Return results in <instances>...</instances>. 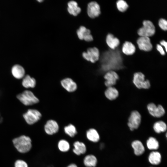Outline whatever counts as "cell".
<instances>
[{"label": "cell", "instance_id": "1", "mask_svg": "<svg viewBox=\"0 0 167 167\" xmlns=\"http://www.w3.org/2000/svg\"><path fill=\"white\" fill-rule=\"evenodd\" d=\"M12 143L17 151L22 153L28 152L32 147L31 138L25 135H22L14 139Z\"/></svg>", "mask_w": 167, "mask_h": 167}, {"label": "cell", "instance_id": "2", "mask_svg": "<svg viewBox=\"0 0 167 167\" xmlns=\"http://www.w3.org/2000/svg\"><path fill=\"white\" fill-rule=\"evenodd\" d=\"M18 99L23 105L29 106L36 104L39 102L38 98L33 92L29 90H25L17 96Z\"/></svg>", "mask_w": 167, "mask_h": 167}, {"label": "cell", "instance_id": "3", "mask_svg": "<svg viewBox=\"0 0 167 167\" xmlns=\"http://www.w3.org/2000/svg\"><path fill=\"white\" fill-rule=\"evenodd\" d=\"M41 117V113L35 109H29L23 115L25 121L30 125H33L38 122Z\"/></svg>", "mask_w": 167, "mask_h": 167}, {"label": "cell", "instance_id": "4", "mask_svg": "<svg viewBox=\"0 0 167 167\" xmlns=\"http://www.w3.org/2000/svg\"><path fill=\"white\" fill-rule=\"evenodd\" d=\"M143 26L138 31V33L140 36L148 37L152 36L155 33V27L150 20H145L143 22Z\"/></svg>", "mask_w": 167, "mask_h": 167}, {"label": "cell", "instance_id": "5", "mask_svg": "<svg viewBox=\"0 0 167 167\" xmlns=\"http://www.w3.org/2000/svg\"><path fill=\"white\" fill-rule=\"evenodd\" d=\"M133 82L138 88L148 89L150 86L149 81L145 80V76L141 72L135 73L134 75Z\"/></svg>", "mask_w": 167, "mask_h": 167}, {"label": "cell", "instance_id": "6", "mask_svg": "<svg viewBox=\"0 0 167 167\" xmlns=\"http://www.w3.org/2000/svg\"><path fill=\"white\" fill-rule=\"evenodd\" d=\"M82 56L87 61L94 63L99 58V51L96 47L90 48L87 49L86 52L83 53Z\"/></svg>", "mask_w": 167, "mask_h": 167}, {"label": "cell", "instance_id": "7", "mask_svg": "<svg viewBox=\"0 0 167 167\" xmlns=\"http://www.w3.org/2000/svg\"><path fill=\"white\" fill-rule=\"evenodd\" d=\"M141 122V116L138 112L132 111L128 119L127 124L131 131L137 129L139 127Z\"/></svg>", "mask_w": 167, "mask_h": 167}, {"label": "cell", "instance_id": "8", "mask_svg": "<svg viewBox=\"0 0 167 167\" xmlns=\"http://www.w3.org/2000/svg\"><path fill=\"white\" fill-rule=\"evenodd\" d=\"M59 129L58 122L53 119L48 120L44 126L45 132L47 135H52L57 133Z\"/></svg>", "mask_w": 167, "mask_h": 167}, {"label": "cell", "instance_id": "9", "mask_svg": "<svg viewBox=\"0 0 167 167\" xmlns=\"http://www.w3.org/2000/svg\"><path fill=\"white\" fill-rule=\"evenodd\" d=\"M60 83L62 87L68 92H73L77 89L76 83L70 78L63 79L61 81Z\"/></svg>", "mask_w": 167, "mask_h": 167}, {"label": "cell", "instance_id": "10", "mask_svg": "<svg viewBox=\"0 0 167 167\" xmlns=\"http://www.w3.org/2000/svg\"><path fill=\"white\" fill-rule=\"evenodd\" d=\"M147 108L149 113L154 117L160 118L165 113L164 108L161 105L157 106L154 103H150L148 105Z\"/></svg>", "mask_w": 167, "mask_h": 167}, {"label": "cell", "instance_id": "11", "mask_svg": "<svg viewBox=\"0 0 167 167\" xmlns=\"http://www.w3.org/2000/svg\"><path fill=\"white\" fill-rule=\"evenodd\" d=\"M87 12L88 16L91 18H94L98 17L101 13L99 5L95 1L90 2L88 5Z\"/></svg>", "mask_w": 167, "mask_h": 167}, {"label": "cell", "instance_id": "12", "mask_svg": "<svg viewBox=\"0 0 167 167\" xmlns=\"http://www.w3.org/2000/svg\"><path fill=\"white\" fill-rule=\"evenodd\" d=\"M105 80V85L108 87H112L115 85L119 78L118 74L114 71L111 70L107 72L104 76Z\"/></svg>", "mask_w": 167, "mask_h": 167}, {"label": "cell", "instance_id": "13", "mask_svg": "<svg viewBox=\"0 0 167 167\" xmlns=\"http://www.w3.org/2000/svg\"><path fill=\"white\" fill-rule=\"evenodd\" d=\"M137 43L140 49L144 51H150L152 48L150 40L149 37L140 36L137 40Z\"/></svg>", "mask_w": 167, "mask_h": 167}, {"label": "cell", "instance_id": "14", "mask_svg": "<svg viewBox=\"0 0 167 167\" xmlns=\"http://www.w3.org/2000/svg\"><path fill=\"white\" fill-rule=\"evenodd\" d=\"M73 148L72 152L77 156L85 154L87 151V146L85 143L82 141L77 140L73 143Z\"/></svg>", "mask_w": 167, "mask_h": 167}, {"label": "cell", "instance_id": "15", "mask_svg": "<svg viewBox=\"0 0 167 167\" xmlns=\"http://www.w3.org/2000/svg\"><path fill=\"white\" fill-rule=\"evenodd\" d=\"M86 136L89 141L97 143L100 140V135L98 131L95 128H91L88 129L86 132Z\"/></svg>", "mask_w": 167, "mask_h": 167}, {"label": "cell", "instance_id": "16", "mask_svg": "<svg viewBox=\"0 0 167 167\" xmlns=\"http://www.w3.org/2000/svg\"><path fill=\"white\" fill-rule=\"evenodd\" d=\"M11 73L15 78L20 79H22L25 76V71L22 66L16 64L12 68Z\"/></svg>", "mask_w": 167, "mask_h": 167}, {"label": "cell", "instance_id": "17", "mask_svg": "<svg viewBox=\"0 0 167 167\" xmlns=\"http://www.w3.org/2000/svg\"><path fill=\"white\" fill-rule=\"evenodd\" d=\"M97 159L92 154L86 155L83 160V163L86 167H96L97 163Z\"/></svg>", "mask_w": 167, "mask_h": 167}, {"label": "cell", "instance_id": "18", "mask_svg": "<svg viewBox=\"0 0 167 167\" xmlns=\"http://www.w3.org/2000/svg\"><path fill=\"white\" fill-rule=\"evenodd\" d=\"M131 146L134 150V154L139 156L143 154L145 152V148L142 142L139 140H135L131 143Z\"/></svg>", "mask_w": 167, "mask_h": 167}, {"label": "cell", "instance_id": "19", "mask_svg": "<svg viewBox=\"0 0 167 167\" xmlns=\"http://www.w3.org/2000/svg\"><path fill=\"white\" fill-rule=\"evenodd\" d=\"M67 6V11L71 15L76 16L81 12V8L78 6L77 3L75 1H70L68 3Z\"/></svg>", "mask_w": 167, "mask_h": 167}, {"label": "cell", "instance_id": "20", "mask_svg": "<svg viewBox=\"0 0 167 167\" xmlns=\"http://www.w3.org/2000/svg\"><path fill=\"white\" fill-rule=\"evenodd\" d=\"M22 84L25 88H33L36 86V81L34 78L27 75L22 79Z\"/></svg>", "mask_w": 167, "mask_h": 167}, {"label": "cell", "instance_id": "21", "mask_svg": "<svg viewBox=\"0 0 167 167\" xmlns=\"http://www.w3.org/2000/svg\"><path fill=\"white\" fill-rule=\"evenodd\" d=\"M161 160V154L159 152L156 151L151 152L148 157V160L150 163L154 165H157L160 164Z\"/></svg>", "mask_w": 167, "mask_h": 167}, {"label": "cell", "instance_id": "22", "mask_svg": "<svg viewBox=\"0 0 167 167\" xmlns=\"http://www.w3.org/2000/svg\"><path fill=\"white\" fill-rule=\"evenodd\" d=\"M106 41L109 46L113 49H114L117 47L119 45L120 43L119 39L114 37L113 35L111 33L107 35Z\"/></svg>", "mask_w": 167, "mask_h": 167}, {"label": "cell", "instance_id": "23", "mask_svg": "<svg viewBox=\"0 0 167 167\" xmlns=\"http://www.w3.org/2000/svg\"><path fill=\"white\" fill-rule=\"evenodd\" d=\"M122 49L124 54L130 55L132 54L135 53V47L131 42L126 41L123 44Z\"/></svg>", "mask_w": 167, "mask_h": 167}, {"label": "cell", "instance_id": "24", "mask_svg": "<svg viewBox=\"0 0 167 167\" xmlns=\"http://www.w3.org/2000/svg\"><path fill=\"white\" fill-rule=\"evenodd\" d=\"M57 147L59 150L63 153L68 152L71 147L69 142L64 139H62L58 141Z\"/></svg>", "mask_w": 167, "mask_h": 167}, {"label": "cell", "instance_id": "25", "mask_svg": "<svg viewBox=\"0 0 167 167\" xmlns=\"http://www.w3.org/2000/svg\"><path fill=\"white\" fill-rule=\"evenodd\" d=\"M63 130L65 134L71 138L75 137L78 133L76 127L71 123L65 126Z\"/></svg>", "mask_w": 167, "mask_h": 167}, {"label": "cell", "instance_id": "26", "mask_svg": "<svg viewBox=\"0 0 167 167\" xmlns=\"http://www.w3.org/2000/svg\"><path fill=\"white\" fill-rule=\"evenodd\" d=\"M105 94L106 97L110 100L116 99L118 95V92L117 90L113 87H108L105 92Z\"/></svg>", "mask_w": 167, "mask_h": 167}, {"label": "cell", "instance_id": "27", "mask_svg": "<svg viewBox=\"0 0 167 167\" xmlns=\"http://www.w3.org/2000/svg\"><path fill=\"white\" fill-rule=\"evenodd\" d=\"M146 145L148 148L150 150H156L159 147L158 141L153 137H150L148 139L146 142Z\"/></svg>", "mask_w": 167, "mask_h": 167}, {"label": "cell", "instance_id": "28", "mask_svg": "<svg viewBox=\"0 0 167 167\" xmlns=\"http://www.w3.org/2000/svg\"><path fill=\"white\" fill-rule=\"evenodd\" d=\"M153 128L156 133H160L166 131L167 129V126L164 122L162 121H159L154 124Z\"/></svg>", "mask_w": 167, "mask_h": 167}, {"label": "cell", "instance_id": "29", "mask_svg": "<svg viewBox=\"0 0 167 167\" xmlns=\"http://www.w3.org/2000/svg\"><path fill=\"white\" fill-rule=\"evenodd\" d=\"M77 34L80 40H83L84 38L88 34L91 33L90 31L84 26H80L77 30Z\"/></svg>", "mask_w": 167, "mask_h": 167}, {"label": "cell", "instance_id": "30", "mask_svg": "<svg viewBox=\"0 0 167 167\" xmlns=\"http://www.w3.org/2000/svg\"><path fill=\"white\" fill-rule=\"evenodd\" d=\"M116 5L118 9L121 12L125 11L128 7L126 2L123 0H118L116 2Z\"/></svg>", "mask_w": 167, "mask_h": 167}, {"label": "cell", "instance_id": "31", "mask_svg": "<svg viewBox=\"0 0 167 167\" xmlns=\"http://www.w3.org/2000/svg\"><path fill=\"white\" fill-rule=\"evenodd\" d=\"M14 167H28L27 163L22 160H16L14 164Z\"/></svg>", "mask_w": 167, "mask_h": 167}, {"label": "cell", "instance_id": "32", "mask_svg": "<svg viewBox=\"0 0 167 167\" xmlns=\"http://www.w3.org/2000/svg\"><path fill=\"white\" fill-rule=\"evenodd\" d=\"M159 25L160 27L164 30H166L167 29V21L165 19H161L159 21Z\"/></svg>", "mask_w": 167, "mask_h": 167}, {"label": "cell", "instance_id": "33", "mask_svg": "<svg viewBox=\"0 0 167 167\" xmlns=\"http://www.w3.org/2000/svg\"><path fill=\"white\" fill-rule=\"evenodd\" d=\"M156 49L162 55L165 54V52L164 51L162 47L159 44H157L156 45Z\"/></svg>", "mask_w": 167, "mask_h": 167}, {"label": "cell", "instance_id": "34", "mask_svg": "<svg viewBox=\"0 0 167 167\" xmlns=\"http://www.w3.org/2000/svg\"><path fill=\"white\" fill-rule=\"evenodd\" d=\"M161 44L164 46L165 48V50L166 52L167 51V43L166 41L165 40H162L160 42Z\"/></svg>", "mask_w": 167, "mask_h": 167}, {"label": "cell", "instance_id": "35", "mask_svg": "<svg viewBox=\"0 0 167 167\" xmlns=\"http://www.w3.org/2000/svg\"><path fill=\"white\" fill-rule=\"evenodd\" d=\"M66 167H78L77 164L75 163H71L68 165Z\"/></svg>", "mask_w": 167, "mask_h": 167}, {"label": "cell", "instance_id": "36", "mask_svg": "<svg viewBox=\"0 0 167 167\" xmlns=\"http://www.w3.org/2000/svg\"><path fill=\"white\" fill-rule=\"evenodd\" d=\"M38 1L39 2H41L43 1V0H38Z\"/></svg>", "mask_w": 167, "mask_h": 167}, {"label": "cell", "instance_id": "37", "mask_svg": "<svg viewBox=\"0 0 167 167\" xmlns=\"http://www.w3.org/2000/svg\"></svg>", "mask_w": 167, "mask_h": 167}]
</instances>
